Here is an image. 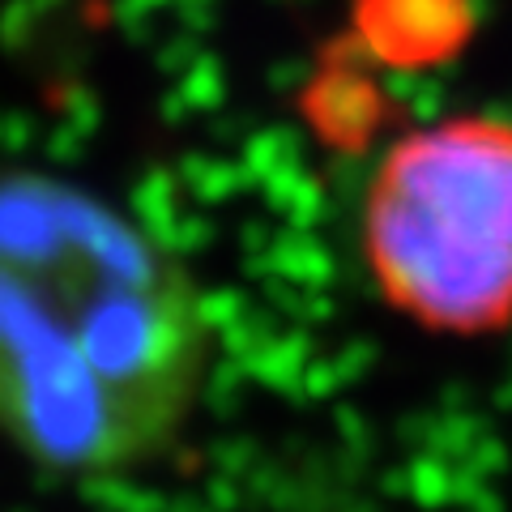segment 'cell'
Here are the masks:
<instances>
[{
  "instance_id": "1",
  "label": "cell",
  "mask_w": 512,
  "mask_h": 512,
  "mask_svg": "<svg viewBox=\"0 0 512 512\" xmlns=\"http://www.w3.org/2000/svg\"><path fill=\"white\" fill-rule=\"evenodd\" d=\"M197 274L116 201L43 167L0 171V436L52 474L167 457L210 372Z\"/></svg>"
},
{
  "instance_id": "2",
  "label": "cell",
  "mask_w": 512,
  "mask_h": 512,
  "mask_svg": "<svg viewBox=\"0 0 512 512\" xmlns=\"http://www.w3.org/2000/svg\"><path fill=\"white\" fill-rule=\"evenodd\" d=\"M359 252L384 308L440 338L512 325V120L461 111L380 154Z\"/></svg>"
},
{
  "instance_id": "3",
  "label": "cell",
  "mask_w": 512,
  "mask_h": 512,
  "mask_svg": "<svg viewBox=\"0 0 512 512\" xmlns=\"http://www.w3.org/2000/svg\"><path fill=\"white\" fill-rule=\"evenodd\" d=\"M350 35L376 69L431 73L478 35L474 0H350Z\"/></svg>"
}]
</instances>
